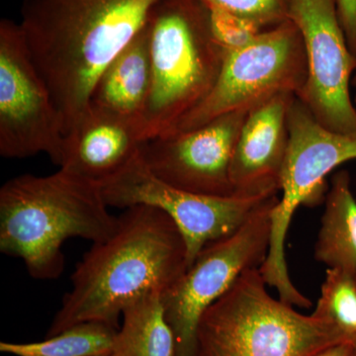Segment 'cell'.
Returning a JSON list of instances; mask_svg holds the SVG:
<instances>
[{"instance_id": "4fadbf2b", "label": "cell", "mask_w": 356, "mask_h": 356, "mask_svg": "<svg viewBox=\"0 0 356 356\" xmlns=\"http://www.w3.org/2000/svg\"><path fill=\"white\" fill-rule=\"evenodd\" d=\"M296 95L280 93L248 112L232 158L236 195L277 194L286 158L288 114Z\"/></svg>"}, {"instance_id": "9c48e42d", "label": "cell", "mask_w": 356, "mask_h": 356, "mask_svg": "<svg viewBox=\"0 0 356 356\" xmlns=\"http://www.w3.org/2000/svg\"><path fill=\"white\" fill-rule=\"evenodd\" d=\"M108 207L152 206L165 212L184 236L188 268L209 243L233 235L277 194L203 195L175 188L159 179L140 154L102 186Z\"/></svg>"}, {"instance_id": "8992f818", "label": "cell", "mask_w": 356, "mask_h": 356, "mask_svg": "<svg viewBox=\"0 0 356 356\" xmlns=\"http://www.w3.org/2000/svg\"><path fill=\"white\" fill-rule=\"evenodd\" d=\"M289 143L280 178V199L271 214L268 252L259 267L267 285L275 288L281 301L308 308L311 301L290 280L285 240L295 211L317 205L324 196L325 177L341 163L356 159V132L339 133L325 128L298 98L288 114Z\"/></svg>"}, {"instance_id": "6da1fadb", "label": "cell", "mask_w": 356, "mask_h": 356, "mask_svg": "<svg viewBox=\"0 0 356 356\" xmlns=\"http://www.w3.org/2000/svg\"><path fill=\"white\" fill-rule=\"evenodd\" d=\"M159 0H22L21 30L67 138L102 72L149 23Z\"/></svg>"}, {"instance_id": "5bb4252c", "label": "cell", "mask_w": 356, "mask_h": 356, "mask_svg": "<svg viewBox=\"0 0 356 356\" xmlns=\"http://www.w3.org/2000/svg\"><path fill=\"white\" fill-rule=\"evenodd\" d=\"M144 142L139 122L89 107L65 138L60 168L102 187L127 168Z\"/></svg>"}, {"instance_id": "44dd1931", "label": "cell", "mask_w": 356, "mask_h": 356, "mask_svg": "<svg viewBox=\"0 0 356 356\" xmlns=\"http://www.w3.org/2000/svg\"><path fill=\"white\" fill-rule=\"evenodd\" d=\"M213 35L225 51L238 50L252 43L264 28L236 14L209 9Z\"/></svg>"}, {"instance_id": "8fae6325", "label": "cell", "mask_w": 356, "mask_h": 356, "mask_svg": "<svg viewBox=\"0 0 356 356\" xmlns=\"http://www.w3.org/2000/svg\"><path fill=\"white\" fill-rule=\"evenodd\" d=\"M288 19L297 26L307 58V79L297 98L325 128L356 132L350 81L356 72L336 0H288Z\"/></svg>"}, {"instance_id": "ffe728a7", "label": "cell", "mask_w": 356, "mask_h": 356, "mask_svg": "<svg viewBox=\"0 0 356 356\" xmlns=\"http://www.w3.org/2000/svg\"><path fill=\"white\" fill-rule=\"evenodd\" d=\"M209 9L226 11L269 29L288 20V0H198Z\"/></svg>"}, {"instance_id": "9a60e30c", "label": "cell", "mask_w": 356, "mask_h": 356, "mask_svg": "<svg viewBox=\"0 0 356 356\" xmlns=\"http://www.w3.org/2000/svg\"><path fill=\"white\" fill-rule=\"evenodd\" d=\"M151 86V48L147 25L102 72L93 89L89 107L139 122L140 125Z\"/></svg>"}, {"instance_id": "4316f807", "label": "cell", "mask_w": 356, "mask_h": 356, "mask_svg": "<svg viewBox=\"0 0 356 356\" xmlns=\"http://www.w3.org/2000/svg\"><path fill=\"white\" fill-rule=\"evenodd\" d=\"M110 356H111V355H110Z\"/></svg>"}, {"instance_id": "7402d4cb", "label": "cell", "mask_w": 356, "mask_h": 356, "mask_svg": "<svg viewBox=\"0 0 356 356\" xmlns=\"http://www.w3.org/2000/svg\"><path fill=\"white\" fill-rule=\"evenodd\" d=\"M336 4L348 47L356 58V0H336Z\"/></svg>"}, {"instance_id": "603a6c76", "label": "cell", "mask_w": 356, "mask_h": 356, "mask_svg": "<svg viewBox=\"0 0 356 356\" xmlns=\"http://www.w3.org/2000/svg\"><path fill=\"white\" fill-rule=\"evenodd\" d=\"M312 356H355V353L353 343H343L329 346Z\"/></svg>"}, {"instance_id": "52a82bcc", "label": "cell", "mask_w": 356, "mask_h": 356, "mask_svg": "<svg viewBox=\"0 0 356 356\" xmlns=\"http://www.w3.org/2000/svg\"><path fill=\"white\" fill-rule=\"evenodd\" d=\"M307 74L301 33L288 19L264 30L243 48L226 51L209 95L163 136L202 127L224 115L250 112L280 93L297 96Z\"/></svg>"}, {"instance_id": "3957f363", "label": "cell", "mask_w": 356, "mask_h": 356, "mask_svg": "<svg viewBox=\"0 0 356 356\" xmlns=\"http://www.w3.org/2000/svg\"><path fill=\"white\" fill-rule=\"evenodd\" d=\"M102 187L60 170L20 175L0 189V250L24 262L35 280L60 277L65 241L102 243L118 228Z\"/></svg>"}, {"instance_id": "e0dca14e", "label": "cell", "mask_w": 356, "mask_h": 356, "mask_svg": "<svg viewBox=\"0 0 356 356\" xmlns=\"http://www.w3.org/2000/svg\"><path fill=\"white\" fill-rule=\"evenodd\" d=\"M161 296V293H152L126 308L111 356L177 355L175 334L166 321Z\"/></svg>"}, {"instance_id": "ac0fdd59", "label": "cell", "mask_w": 356, "mask_h": 356, "mask_svg": "<svg viewBox=\"0 0 356 356\" xmlns=\"http://www.w3.org/2000/svg\"><path fill=\"white\" fill-rule=\"evenodd\" d=\"M119 327L102 322L72 325L35 343H0V351L14 356H110Z\"/></svg>"}, {"instance_id": "30bf717a", "label": "cell", "mask_w": 356, "mask_h": 356, "mask_svg": "<svg viewBox=\"0 0 356 356\" xmlns=\"http://www.w3.org/2000/svg\"><path fill=\"white\" fill-rule=\"evenodd\" d=\"M65 137L48 86L19 24L0 22V154L24 159L44 153L60 166Z\"/></svg>"}, {"instance_id": "7a4b0ae2", "label": "cell", "mask_w": 356, "mask_h": 356, "mask_svg": "<svg viewBox=\"0 0 356 356\" xmlns=\"http://www.w3.org/2000/svg\"><path fill=\"white\" fill-rule=\"evenodd\" d=\"M187 269L186 245L172 220L152 206L127 208L113 235L93 243L77 264L46 337L86 322L119 327L127 307L163 294Z\"/></svg>"}, {"instance_id": "d4e9b609", "label": "cell", "mask_w": 356, "mask_h": 356, "mask_svg": "<svg viewBox=\"0 0 356 356\" xmlns=\"http://www.w3.org/2000/svg\"><path fill=\"white\" fill-rule=\"evenodd\" d=\"M353 348H355V356H356V339H355V341H353Z\"/></svg>"}, {"instance_id": "d6986e66", "label": "cell", "mask_w": 356, "mask_h": 356, "mask_svg": "<svg viewBox=\"0 0 356 356\" xmlns=\"http://www.w3.org/2000/svg\"><path fill=\"white\" fill-rule=\"evenodd\" d=\"M314 313L336 325L350 343L356 339V277L329 268Z\"/></svg>"}, {"instance_id": "7c38bea8", "label": "cell", "mask_w": 356, "mask_h": 356, "mask_svg": "<svg viewBox=\"0 0 356 356\" xmlns=\"http://www.w3.org/2000/svg\"><path fill=\"white\" fill-rule=\"evenodd\" d=\"M248 112L218 117L202 127L143 143L140 156L152 172L175 188L229 197L232 158Z\"/></svg>"}, {"instance_id": "2e32d148", "label": "cell", "mask_w": 356, "mask_h": 356, "mask_svg": "<svg viewBox=\"0 0 356 356\" xmlns=\"http://www.w3.org/2000/svg\"><path fill=\"white\" fill-rule=\"evenodd\" d=\"M315 257L329 268L339 269L356 277V199L346 170L332 177Z\"/></svg>"}, {"instance_id": "5b68a950", "label": "cell", "mask_w": 356, "mask_h": 356, "mask_svg": "<svg viewBox=\"0 0 356 356\" xmlns=\"http://www.w3.org/2000/svg\"><path fill=\"white\" fill-rule=\"evenodd\" d=\"M266 285L259 268L245 271L203 314L195 356H312L350 343L317 314L273 298Z\"/></svg>"}, {"instance_id": "cb8c5ba5", "label": "cell", "mask_w": 356, "mask_h": 356, "mask_svg": "<svg viewBox=\"0 0 356 356\" xmlns=\"http://www.w3.org/2000/svg\"><path fill=\"white\" fill-rule=\"evenodd\" d=\"M353 86H355L356 88V72L355 74V76H353Z\"/></svg>"}, {"instance_id": "484cf974", "label": "cell", "mask_w": 356, "mask_h": 356, "mask_svg": "<svg viewBox=\"0 0 356 356\" xmlns=\"http://www.w3.org/2000/svg\"><path fill=\"white\" fill-rule=\"evenodd\" d=\"M353 102H355V104L356 105V95L355 96V99H353Z\"/></svg>"}, {"instance_id": "ba28073f", "label": "cell", "mask_w": 356, "mask_h": 356, "mask_svg": "<svg viewBox=\"0 0 356 356\" xmlns=\"http://www.w3.org/2000/svg\"><path fill=\"white\" fill-rule=\"evenodd\" d=\"M274 196L233 235L209 243L195 261L161 294V304L175 334L177 355L195 356L200 318L245 271L259 268L268 252Z\"/></svg>"}, {"instance_id": "277c9868", "label": "cell", "mask_w": 356, "mask_h": 356, "mask_svg": "<svg viewBox=\"0 0 356 356\" xmlns=\"http://www.w3.org/2000/svg\"><path fill=\"white\" fill-rule=\"evenodd\" d=\"M152 86L140 119L145 142L165 135L204 102L221 72L226 51L198 0H159L149 23Z\"/></svg>"}]
</instances>
